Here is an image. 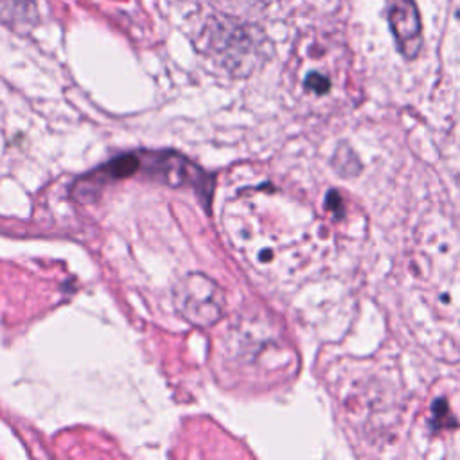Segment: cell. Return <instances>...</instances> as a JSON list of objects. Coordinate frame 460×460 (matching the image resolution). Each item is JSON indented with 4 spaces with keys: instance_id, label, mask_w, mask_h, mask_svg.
Masks as SVG:
<instances>
[{
    "instance_id": "6da1fadb",
    "label": "cell",
    "mask_w": 460,
    "mask_h": 460,
    "mask_svg": "<svg viewBox=\"0 0 460 460\" xmlns=\"http://www.w3.org/2000/svg\"><path fill=\"white\" fill-rule=\"evenodd\" d=\"M174 306L189 323L210 328L223 314V290L209 275L189 274L174 288Z\"/></svg>"
},
{
    "instance_id": "7a4b0ae2",
    "label": "cell",
    "mask_w": 460,
    "mask_h": 460,
    "mask_svg": "<svg viewBox=\"0 0 460 460\" xmlns=\"http://www.w3.org/2000/svg\"><path fill=\"white\" fill-rule=\"evenodd\" d=\"M388 23L397 43V49L405 58L414 59L423 47V26L414 0H387Z\"/></svg>"
},
{
    "instance_id": "3957f363",
    "label": "cell",
    "mask_w": 460,
    "mask_h": 460,
    "mask_svg": "<svg viewBox=\"0 0 460 460\" xmlns=\"http://www.w3.org/2000/svg\"><path fill=\"white\" fill-rule=\"evenodd\" d=\"M0 17L10 23H31L34 20L32 0H0Z\"/></svg>"
},
{
    "instance_id": "277c9868",
    "label": "cell",
    "mask_w": 460,
    "mask_h": 460,
    "mask_svg": "<svg viewBox=\"0 0 460 460\" xmlns=\"http://www.w3.org/2000/svg\"><path fill=\"white\" fill-rule=\"evenodd\" d=\"M302 85H304V90L314 97H326L333 90V79L320 70H311L306 74Z\"/></svg>"
}]
</instances>
